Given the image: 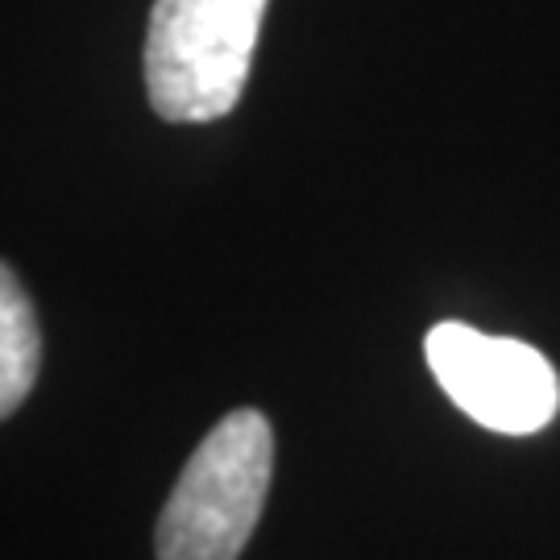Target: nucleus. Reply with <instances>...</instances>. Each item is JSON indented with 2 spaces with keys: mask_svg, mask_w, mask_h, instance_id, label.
Masks as SVG:
<instances>
[{
  "mask_svg": "<svg viewBox=\"0 0 560 560\" xmlns=\"http://www.w3.org/2000/svg\"><path fill=\"white\" fill-rule=\"evenodd\" d=\"M275 469L270 420L241 407L224 416L191 460L159 515V560H237L261 520Z\"/></svg>",
  "mask_w": 560,
  "mask_h": 560,
  "instance_id": "nucleus-1",
  "label": "nucleus"
},
{
  "mask_svg": "<svg viewBox=\"0 0 560 560\" xmlns=\"http://www.w3.org/2000/svg\"><path fill=\"white\" fill-rule=\"evenodd\" d=\"M270 0H154L145 92L162 120L208 125L237 108Z\"/></svg>",
  "mask_w": 560,
  "mask_h": 560,
  "instance_id": "nucleus-2",
  "label": "nucleus"
},
{
  "mask_svg": "<svg viewBox=\"0 0 560 560\" xmlns=\"http://www.w3.org/2000/svg\"><path fill=\"white\" fill-rule=\"evenodd\" d=\"M444 395L474 423L502 436H532L557 420L560 378L540 349L515 337H490L469 324L444 320L423 340Z\"/></svg>",
  "mask_w": 560,
  "mask_h": 560,
  "instance_id": "nucleus-3",
  "label": "nucleus"
},
{
  "mask_svg": "<svg viewBox=\"0 0 560 560\" xmlns=\"http://www.w3.org/2000/svg\"><path fill=\"white\" fill-rule=\"evenodd\" d=\"M42 365V332L34 303L18 275L0 261V420L13 416L34 390Z\"/></svg>",
  "mask_w": 560,
  "mask_h": 560,
  "instance_id": "nucleus-4",
  "label": "nucleus"
}]
</instances>
